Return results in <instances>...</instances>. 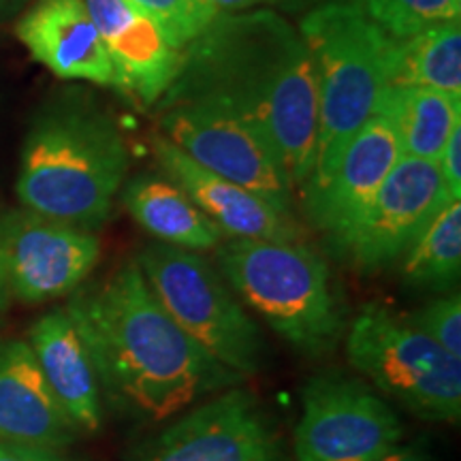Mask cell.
Returning a JSON list of instances; mask_svg holds the SVG:
<instances>
[{
	"mask_svg": "<svg viewBox=\"0 0 461 461\" xmlns=\"http://www.w3.org/2000/svg\"><path fill=\"white\" fill-rule=\"evenodd\" d=\"M160 109L199 105L263 131L295 188L308 184L319 140V90L308 45L269 9L221 14L182 51Z\"/></svg>",
	"mask_w": 461,
	"mask_h": 461,
	"instance_id": "6da1fadb",
	"label": "cell"
},
{
	"mask_svg": "<svg viewBox=\"0 0 461 461\" xmlns=\"http://www.w3.org/2000/svg\"><path fill=\"white\" fill-rule=\"evenodd\" d=\"M65 310L107 400L132 417L167 420L244 380L171 321L135 261L79 291Z\"/></svg>",
	"mask_w": 461,
	"mask_h": 461,
	"instance_id": "7a4b0ae2",
	"label": "cell"
},
{
	"mask_svg": "<svg viewBox=\"0 0 461 461\" xmlns=\"http://www.w3.org/2000/svg\"><path fill=\"white\" fill-rule=\"evenodd\" d=\"M126 171L129 149L113 120L90 99L67 95L32 120L15 193L24 210L92 230L112 214Z\"/></svg>",
	"mask_w": 461,
	"mask_h": 461,
	"instance_id": "3957f363",
	"label": "cell"
},
{
	"mask_svg": "<svg viewBox=\"0 0 461 461\" xmlns=\"http://www.w3.org/2000/svg\"><path fill=\"white\" fill-rule=\"evenodd\" d=\"M216 261L241 305L299 353L327 355L344 338L348 319L330 265L303 241L227 240Z\"/></svg>",
	"mask_w": 461,
	"mask_h": 461,
	"instance_id": "277c9868",
	"label": "cell"
},
{
	"mask_svg": "<svg viewBox=\"0 0 461 461\" xmlns=\"http://www.w3.org/2000/svg\"><path fill=\"white\" fill-rule=\"evenodd\" d=\"M319 90L316 163L305 188L325 180L361 126L378 113L389 88L391 37L353 0H327L299 24Z\"/></svg>",
	"mask_w": 461,
	"mask_h": 461,
	"instance_id": "5b68a950",
	"label": "cell"
},
{
	"mask_svg": "<svg viewBox=\"0 0 461 461\" xmlns=\"http://www.w3.org/2000/svg\"><path fill=\"white\" fill-rule=\"evenodd\" d=\"M135 263L171 321L212 359L240 378L263 370L261 330L205 257L158 241L143 248Z\"/></svg>",
	"mask_w": 461,
	"mask_h": 461,
	"instance_id": "8992f818",
	"label": "cell"
},
{
	"mask_svg": "<svg viewBox=\"0 0 461 461\" xmlns=\"http://www.w3.org/2000/svg\"><path fill=\"white\" fill-rule=\"evenodd\" d=\"M346 357L376 391L425 420L459 423L461 359L425 336L411 316L370 303L346 333Z\"/></svg>",
	"mask_w": 461,
	"mask_h": 461,
	"instance_id": "52a82bcc",
	"label": "cell"
},
{
	"mask_svg": "<svg viewBox=\"0 0 461 461\" xmlns=\"http://www.w3.org/2000/svg\"><path fill=\"white\" fill-rule=\"evenodd\" d=\"M402 434L400 417L376 389L333 370L305 384L293 445L297 461H383Z\"/></svg>",
	"mask_w": 461,
	"mask_h": 461,
	"instance_id": "ba28073f",
	"label": "cell"
},
{
	"mask_svg": "<svg viewBox=\"0 0 461 461\" xmlns=\"http://www.w3.org/2000/svg\"><path fill=\"white\" fill-rule=\"evenodd\" d=\"M165 140L203 169L250 190L286 216L293 214L295 184L272 140L227 112L199 105L160 109Z\"/></svg>",
	"mask_w": 461,
	"mask_h": 461,
	"instance_id": "9c48e42d",
	"label": "cell"
},
{
	"mask_svg": "<svg viewBox=\"0 0 461 461\" xmlns=\"http://www.w3.org/2000/svg\"><path fill=\"white\" fill-rule=\"evenodd\" d=\"M99 257V240L86 229L31 210L0 218V276L20 302L43 303L77 291Z\"/></svg>",
	"mask_w": 461,
	"mask_h": 461,
	"instance_id": "30bf717a",
	"label": "cell"
},
{
	"mask_svg": "<svg viewBox=\"0 0 461 461\" xmlns=\"http://www.w3.org/2000/svg\"><path fill=\"white\" fill-rule=\"evenodd\" d=\"M451 201L438 163L400 158L359 221L331 244L357 269L378 272L400 261L420 230Z\"/></svg>",
	"mask_w": 461,
	"mask_h": 461,
	"instance_id": "8fae6325",
	"label": "cell"
},
{
	"mask_svg": "<svg viewBox=\"0 0 461 461\" xmlns=\"http://www.w3.org/2000/svg\"><path fill=\"white\" fill-rule=\"evenodd\" d=\"M135 461H286L250 391L229 387L143 442Z\"/></svg>",
	"mask_w": 461,
	"mask_h": 461,
	"instance_id": "7c38bea8",
	"label": "cell"
},
{
	"mask_svg": "<svg viewBox=\"0 0 461 461\" xmlns=\"http://www.w3.org/2000/svg\"><path fill=\"white\" fill-rule=\"evenodd\" d=\"M400 158L393 122L383 112L374 113L346 146L330 176L302 190L308 221L330 240L342 235L359 221Z\"/></svg>",
	"mask_w": 461,
	"mask_h": 461,
	"instance_id": "4fadbf2b",
	"label": "cell"
},
{
	"mask_svg": "<svg viewBox=\"0 0 461 461\" xmlns=\"http://www.w3.org/2000/svg\"><path fill=\"white\" fill-rule=\"evenodd\" d=\"M154 154L165 176L188 194L229 240L302 241L303 229L250 190L224 180L188 158L163 135L154 140Z\"/></svg>",
	"mask_w": 461,
	"mask_h": 461,
	"instance_id": "5bb4252c",
	"label": "cell"
},
{
	"mask_svg": "<svg viewBox=\"0 0 461 461\" xmlns=\"http://www.w3.org/2000/svg\"><path fill=\"white\" fill-rule=\"evenodd\" d=\"M113 67V86L131 99L154 105L163 99L182 51L169 48L158 28L129 0H86Z\"/></svg>",
	"mask_w": 461,
	"mask_h": 461,
	"instance_id": "9a60e30c",
	"label": "cell"
},
{
	"mask_svg": "<svg viewBox=\"0 0 461 461\" xmlns=\"http://www.w3.org/2000/svg\"><path fill=\"white\" fill-rule=\"evenodd\" d=\"M15 37L56 77L113 86L112 60L86 0H32L15 22Z\"/></svg>",
	"mask_w": 461,
	"mask_h": 461,
	"instance_id": "2e32d148",
	"label": "cell"
},
{
	"mask_svg": "<svg viewBox=\"0 0 461 461\" xmlns=\"http://www.w3.org/2000/svg\"><path fill=\"white\" fill-rule=\"evenodd\" d=\"M77 434L51 393L31 344L0 339V442L60 451Z\"/></svg>",
	"mask_w": 461,
	"mask_h": 461,
	"instance_id": "e0dca14e",
	"label": "cell"
},
{
	"mask_svg": "<svg viewBox=\"0 0 461 461\" xmlns=\"http://www.w3.org/2000/svg\"><path fill=\"white\" fill-rule=\"evenodd\" d=\"M28 344L51 393L65 408L75 428L84 431L99 429L103 423L101 384L88 348L67 310L43 314L32 325Z\"/></svg>",
	"mask_w": 461,
	"mask_h": 461,
	"instance_id": "ac0fdd59",
	"label": "cell"
},
{
	"mask_svg": "<svg viewBox=\"0 0 461 461\" xmlns=\"http://www.w3.org/2000/svg\"><path fill=\"white\" fill-rule=\"evenodd\" d=\"M122 203L141 229L184 250L203 252L222 244L224 235L169 177L137 176L124 186Z\"/></svg>",
	"mask_w": 461,
	"mask_h": 461,
	"instance_id": "d6986e66",
	"label": "cell"
},
{
	"mask_svg": "<svg viewBox=\"0 0 461 461\" xmlns=\"http://www.w3.org/2000/svg\"><path fill=\"white\" fill-rule=\"evenodd\" d=\"M378 112L389 115L402 158L438 163L455 126L461 122V96L429 88L389 86Z\"/></svg>",
	"mask_w": 461,
	"mask_h": 461,
	"instance_id": "ffe728a7",
	"label": "cell"
},
{
	"mask_svg": "<svg viewBox=\"0 0 461 461\" xmlns=\"http://www.w3.org/2000/svg\"><path fill=\"white\" fill-rule=\"evenodd\" d=\"M389 86L429 88L461 96L459 20L406 39H391Z\"/></svg>",
	"mask_w": 461,
	"mask_h": 461,
	"instance_id": "44dd1931",
	"label": "cell"
},
{
	"mask_svg": "<svg viewBox=\"0 0 461 461\" xmlns=\"http://www.w3.org/2000/svg\"><path fill=\"white\" fill-rule=\"evenodd\" d=\"M403 282L428 291H448L461 272V205L451 201L420 230L402 257Z\"/></svg>",
	"mask_w": 461,
	"mask_h": 461,
	"instance_id": "7402d4cb",
	"label": "cell"
},
{
	"mask_svg": "<svg viewBox=\"0 0 461 461\" xmlns=\"http://www.w3.org/2000/svg\"><path fill=\"white\" fill-rule=\"evenodd\" d=\"M361 14L391 39H406L428 28L457 22L461 0H353Z\"/></svg>",
	"mask_w": 461,
	"mask_h": 461,
	"instance_id": "603a6c76",
	"label": "cell"
},
{
	"mask_svg": "<svg viewBox=\"0 0 461 461\" xmlns=\"http://www.w3.org/2000/svg\"><path fill=\"white\" fill-rule=\"evenodd\" d=\"M129 3L158 28L169 48L176 51L186 50L221 15L201 0H129Z\"/></svg>",
	"mask_w": 461,
	"mask_h": 461,
	"instance_id": "cb8c5ba5",
	"label": "cell"
},
{
	"mask_svg": "<svg viewBox=\"0 0 461 461\" xmlns=\"http://www.w3.org/2000/svg\"><path fill=\"white\" fill-rule=\"evenodd\" d=\"M411 321L425 336L434 339L438 346L461 359V295H448L434 299L423 310L411 316Z\"/></svg>",
	"mask_w": 461,
	"mask_h": 461,
	"instance_id": "d4e9b609",
	"label": "cell"
},
{
	"mask_svg": "<svg viewBox=\"0 0 461 461\" xmlns=\"http://www.w3.org/2000/svg\"><path fill=\"white\" fill-rule=\"evenodd\" d=\"M438 169H440L442 182L448 197L459 201L461 197V122L455 126L451 137H448L440 158H438Z\"/></svg>",
	"mask_w": 461,
	"mask_h": 461,
	"instance_id": "484cf974",
	"label": "cell"
},
{
	"mask_svg": "<svg viewBox=\"0 0 461 461\" xmlns=\"http://www.w3.org/2000/svg\"><path fill=\"white\" fill-rule=\"evenodd\" d=\"M0 461H71L60 451L41 447H24L0 442Z\"/></svg>",
	"mask_w": 461,
	"mask_h": 461,
	"instance_id": "4316f807",
	"label": "cell"
},
{
	"mask_svg": "<svg viewBox=\"0 0 461 461\" xmlns=\"http://www.w3.org/2000/svg\"><path fill=\"white\" fill-rule=\"evenodd\" d=\"M201 3H205L207 7L218 11V14H235V11L255 9L258 5H265V3L286 5V0H201Z\"/></svg>",
	"mask_w": 461,
	"mask_h": 461,
	"instance_id": "83f0119b",
	"label": "cell"
},
{
	"mask_svg": "<svg viewBox=\"0 0 461 461\" xmlns=\"http://www.w3.org/2000/svg\"><path fill=\"white\" fill-rule=\"evenodd\" d=\"M383 461H431V455L423 442H412L406 447H395Z\"/></svg>",
	"mask_w": 461,
	"mask_h": 461,
	"instance_id": "f1b7e54d",
	"label": "cell"
},
{
	"mask_svg": "<svg viewBox=\"0 0 461 461\" xmlns=\"http://www.w3.org/2000/svg\"><path fill=\"white\" fill-rule=\"evenodd\" d=\"M32 0H0V24L20 15Z\"/></svg>",
	"mask_w": 461,
	"mask_h": 461,
	"instance_id": "f546056e",
	"label": "cell"
},
{
	"mask_svg": "<svg viewBox=\"0 0 461 461\" xmlns=\"http://www.w3.org/2000/svg\"><path fill=\"white\" fill-rule=\"evenodd\" d=\"M7 288H5V282H3V276H0V308H3V303H5V299H7Z\"/></svg>",
	"mask_w": 461,
	"mask_h": 461,
	"instance_id": "4dcf8cb0",
	"label": "cell"
},
{
	"mask_svg": "<svg viewBox=\"0 0 461 461\" xmlns=\"http://www.w3.org/2000/svg\"><path fill=\"white\" fill-rule=\"evenodd\" d=\"M308 3H314V0H286L288 7H303V5Z\"/></svg>",
	"mask_w": 461,
	"mask_h": 461,
	"instance_id": "1f68e13d",
	"label": "cell"
}]
</instances>
